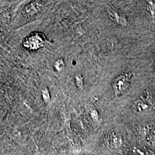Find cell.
<instances>
[{
	"mask_svg": "<svg viewBox=\"0 0 155 155\" xmlns=\"http://www.w3.org/2000/svg\"><path fill=\"white\" fill-rule=\"evenodd\" d=\"M133 79V75L130 72L126 71L117 76L112 82V89L117 97L124 94L130 86Z\"/></svg>",
	"mask_w": 155,
	"mask_h": 155,
	"instance_id": "6da1fadb",
	"label": "cell"
},
{
	"mask_svg": "<svg viewBox=\"0 0 155 155\" xmlns=\"http://www.w3.org/2000/svg\"><path fill=\"white\" fill-rule=\"evenodd\" d=\"M45 40L43 36L39 33L31 34L27 38L25 39L23 45L27 49L31 50H38L43 47L45 44Z\"/></svg>",
	"mask_w": 155,
	"mask_h": 155,
	"instance_id": "7a4b0ae2",
	"label": "cell"
},
{
	"mask_svg": "<svg viewBox=\"0 0 155 155\" xmlns=\"http://www.w3.org/2000/svg\"><path fill=\"white\" fill-rule=\"evenodd\" d=\"M44 1H34L28 3L22 10V15L26 17H33L38 15L45 6Z\"/></svg>",
	"mask_w": 155,
	"mask_h": 155,
	"instance_id": "3957f363",
	"label": "cell"
},
{
	"mask_svg": "<svg viewBox=\"0 0 155 155\" xmlns=\"http://www.w3.org/2000/svg\"><path fill=\"white\" fill-rule=\"evenodd\" d=\"M107 12L109 18L113 22L121 26H127V17L122 13L117 11L112 6L107 7Z\"/></svg>",
	"mask_w": 155,
	"mask_h": 155,
	"instance_id": "277c9868",
	"label": "cell"
},
{
	"mask_svg": "<svg viewBox=\"0 0 155 155\" xmlns=\"http://www.w3.org/2000/svg\"><path fill=\"white\" fill-rule=\"evenodd\" d=\"M151 106V102L146 101L139 98L134 102L132 106V109L136 113H142L150 110Z\"/></svg>",
	"mask_w": 155,
	"mask_h": 155,
	"instance_id": "5b68a950",
	"label": "cell"
},
{
	"mask_svg": "<svg viewBox=\"0 0 155 155\" xmlns=\"http://www.w3.org/2000/svg\"><path fill=\"white\" fill-rule=\"evenodd\" d=\"M106 143L113 148H118L122 143L121 136L114 132H111L106 136Z\"/></svg>",
	"mask_w": 155,
	"mask_h": 155,
	"instance_id": "8992f818",
	"label": "cell"
},
{
	"mask_svg": "<svg viewBox=\"0 0 155 155\" xmlns=\"http://www.w3.org/2000/svg\"><path fill=\"white\" fill-rule=\"evenodd\" d=\"M147 9L150 13L152 21L155 24V2L152 1H147Z\"/></svg>",
	"mask_w": 155,
	"mask_h": 155,
	"instance_id": "52a82bcc",
	"label": "cell"
},
{
	"mask_svg": "<svg viewBox=\"0 0 155 155\" xmlns=\"http://www.w3.org/2000/svg\"><path fill=\"white\" fill-rule=\"evenodd\" d=\"M54 67L58 72H61L65 67V63L62 58L57 59L54 63Z\"/></svg>",
	"mask_w": 155,
	"mask_h": 155,
	"instance_id": "ba28073f",
	"label": "cell"
},
{
	"mask_svg": "<svg viewBox=\"0 0 155 155\" xmlns=\"http://www.w3.org/2000/svg\"><path fill=\"white\" fill-rule=\"evenodd\" d=\"M41 96H42L43 101L45 104H48L50 102V100H51V95H50L49 90L47 87H45L42 90Z\"/></svg>",
	"mask_w": 155,
	"mask_h": 155,
	"instance_id": "9c48e42d",
	"label": "cell"
},
{
	"mask_svg": "<svg viewBox=\"0 0 155 155\" xmlns=\"http://www.w3.org/2000/svg\"><path fill=\"white\" fill-rule=\"evenodd\" d=\"M75 82L79 89L80 90L83 89V78L81 74H77L75 75Z\"/></svg>",
	"mask_w": 155,
	"mask_h": 155,
	"instance_id": "30bf717a",
	"label": "cell"
},
{
	"mask_svg": "<svg viewBox=\"0 0 155 155\" xmlns=\"http://www.w3.org/2000/svg\"><path fill=\"white\" fill-rule=\"evenodd\" d=\"M151 94L150 91L148 90H145L143 92V93L141 94L140 98L141 100L148 101V102H151Z\"/></svg>",
	"mask_w": 155,
	"mask_h": 155,
	"instance_id": "8fae6325",
	"label": "cell"
},
{
	"mask_svg": "<svg viewBox=\"0 0 155 155\" xmlns=\"http://www.w3.org/2000/svg\"><path fill=\"white\" fill-rule=\"evenodd\" d=\"M91 117L94 120V121H98L99 120V115L97 111L95 110H92L91 111Z\"/></svg>",
	"mask_w": 155,
	"mask_h": 155,
	"instance_id": "7c38bea8",
	"label": "cell"
},
{
	"mask_svg": "<svg viewBox=\"0 0 155 155\" xmlns=\"http://www.w3.org/2000/svg\"><path fill=\"white\" fill-rule=\"evenodd\" d=\"M152 63H153V66H154V68H155V54L153 55V57Z\"/></svg>",
	"mask_w": 155,
	"mask_h": 155,
	"instance_id": "4fadbf2b",
	"label": "cell"
}]
</instances>
